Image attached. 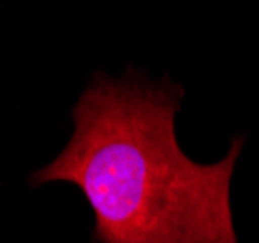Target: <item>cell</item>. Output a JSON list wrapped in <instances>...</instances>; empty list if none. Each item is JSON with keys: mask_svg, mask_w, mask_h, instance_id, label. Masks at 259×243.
Listing matches in <instances>:
<instances>
[{"mask_svg": "<svg viewBox=\"0 0 259 243\" xmlns=\"http://www.w3.org/2000/svg\"><path fill=\"white\" fill-rule=\"evenodd\" d=\"M183 90L131 68L98 74L80 95L74 132L31 183L68 181L94 210L96 243H238L230 179L242 138L214 164H197L176 138Z\"/></svg>", "mask_w": 259, "mask_h": 243, "instance_id": "1", "label": "cell"}]
</instances>
